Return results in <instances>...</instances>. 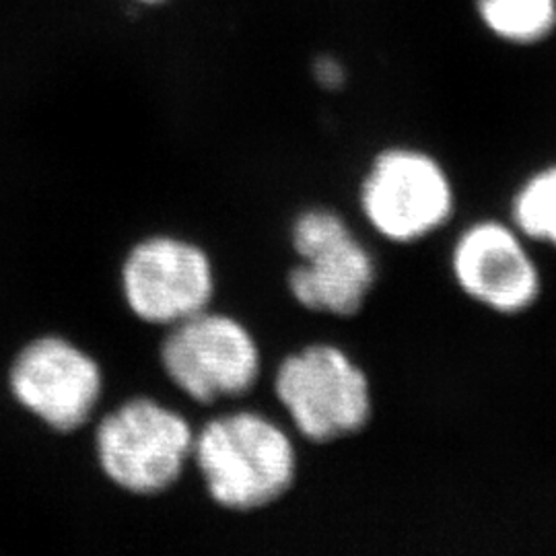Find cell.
I'll return each mask as SVG.
<instances>
[{
  "label": "cell",
  "instance_id": "cell-9",
  "mask_svg": "<svg viewBox=\"0 0 556 556\" xmlns=\"http://www.w3.org/2000/svg\"><path fill=\"white\" fill-rule=\"evenodd\" d=\"M122 293L137 318L169 328L208 307L215 293L213 264L192 241L142 239L122 264Z\"/></svg>",
  "mask_w": 556,
  "mask_h": 556
},
{
  "label": "cell",
  "instance_id": "cell-5",
  "mask_svg": "<svg viewBox=\"0 0 556 556\" xmlns=\"http://www.w3.org/2000/svg\"><path fill=\"white\" fill-rule=\"evenodd\" d=\"M456 186L445 165L417 147H390L361 184V208L381 238L417 243L456 213Z\"/></svg>",
  "mask_w": 556,
  "mask_h": 556
},
{
  "label": "cell",
  "instance_id": "cell-8",
  "mask_svg": "<svg viewBox=\"0 0 556 556\" xmlns=\"http://www.w3.org/2000/svg\"><path fill=\"white\" fill-rule=\"evenodd\" d=\"M9 394L54 433L80 429L100 404V363L73 340L43 334L23 344L7 371Z\"/></svg>",
  "mask_w": 556,
  "mask_h": 556
},
{
  "label": "cell",
  "instance_id": "cell-10",
  "mask_svg": "<svg viewBox=\"0 0 556 556\" xmlns=\"http://www.w3.org/2000/svg\"><path fill=\"white\" fill-rule=\"evenodd\" d=\"M475 17L493 40L538 48L556 36V0H472Z\"/></svg>",
  "mask_w": 556,
  "mask_h": 556
},
{
  "label": "cell",
  "instance_id": "cell-11",
  "mask_svg": "<svg viewBox=\"0 0 556 556\" xmlns=\"http://www.w3.org/2000/svg\"><path fill=\"white\" fill-rule=\"evenodd\" d=\"M505 217L536 250L556 256V161L538 165L517 181Z\"/></svg>",
  "mask_w": 556,
  "mask_h": 556
},
{
  "label": "cell",
  "instance_id": "cell-1",
  "mask_svg": "<svg viewBox=\"0 0 556 556\" xmlns=\"http://www.w3.org/2000/svg\"><path fill=\"white\" fill-rule=\"evenodd\" d=\"M192 457L211 498L231 511H254L282 497L298 475V454L275 420L239 410L208 420Z\"/></svg>",
  "mask_w": 556,
  "mask_h": 556
},
{
  "label": "cell",
  "instance_id": "cell-6",
  "mask_svg": "<svg viewBox=\"0 0 556 556\" xmlns=\"http://www.w3.org/2000/svg\"><path fill=\"white\" fill-rule=\"evenodd\" d=\"M291 241L301 264L289 273V291L299 305L340 318L355 316L378 270L344 219L328 208L305 211L293 223Z\"/></svg>",
  "mask_w": 556,
  "mask_h": 556
},
{
  "label": "cell",
  "instance_id": "cell-3",
  "mask_svg": "<svg viewBox=\"0 0 556 556\" xmlns=\"http://www.w3.org/2000/svg\"><path fill=\"white\" fill-rule=\"evenodd\" d=\"M450 270L459 293L497 318L532 314L546 289L536 248L507 217L468 223L450 250Z\"/></svg>",
  "mask_w": 556,
  "mask_h": 556
},
{
  "label": "cell",
  "instance_id": "cell-12",
  "mask_svg": "<svg viewBox=\"0 0 556 556\" xmlns=\"http://www.w3.org/2000/svg\"><path fill=\"white\" fill-rule=\"evenodd\" d=\"M142 4H161V2H165V0H139Z\"/></svg>",
  "mask_w": 556,
  "mask_h": 556
},
{
  "label": "cell",
  "instance_id": "cell-7",
  "mask_svg": "<svg viewBox=\"0 0 556 556\" xmlns=\"http://www.w3.org/2000/svg\"><path fill=\"white\" fill-rule=\"evenodd\" d=\"M161 365L167 379L194 402L239 397L258 381V342L238 319L204 309L169 326Z\"/></svg>",
  "mask_w": 556,
  "mask_h": 556
},
{
  "label": "cell",
  "instance_id": "cell-2",
  "mask_svg": "<svg viewBox=\"0 0 556 556\" xmlns=\"http://www.w3.org/2000/svg\"><path fill=\"white\" fill-rule=\"evenodd\" d=\"M192 447L190 422L151 397L119 404L96 431L101 472L132 495H157L174 486Z\"/></svg>",
  "mask_w": 556,
  "mask_h": 556
},
{
  "label": "cell",
  "instance_id": "cell-4",
  "mask_svg": "<svg viewBox=\"0 0 556 556\" xmlns=\"http://www.w3.org/2000/svg\"><path fill=\"white\" fill-rule=\"evenodd\" d=\"M275 392L299 433L314 443L355 435L374 408L367 374L334 344H309L282 358Z\"/></svg>",
  "mask_w": 556,
  "mask_h": 556
}]
</instances>
